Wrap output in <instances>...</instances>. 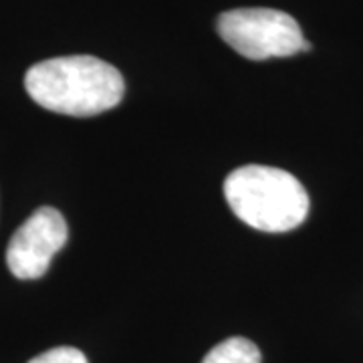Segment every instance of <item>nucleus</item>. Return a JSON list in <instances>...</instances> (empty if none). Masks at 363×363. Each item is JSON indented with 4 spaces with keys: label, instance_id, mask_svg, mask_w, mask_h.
I'll return each mask as SVG.
<instances>
[{
    "label": "nucleus",
    "instance_id": "f257e3e1",
    "mask_svg": "<svg viewBox=\"0 0 363 363\" xmlns=\"http://www.w3.org/2000/svg\"><path fill=\"white\" fill-rule=\"evenodd\" d=\"M26 93L40 107L73 117L99 116L123 99V77L116 67L89 55L37 63L25 77Z\"/></svg>",
    "mask_w": 363,
    "mask_h": 363
},
{
    "label": "nucleus",
    "instance_id": "f03ea898",
    "mask_svg": "<svg viewBox=\"0 0 363 363\" xmlns=\"http://www.w3.org/2000/svg\"><path fill=\"white\" fill-rule=\"evenodd\" d=\"M224 198L236 218L262 233H289L309 214L303 184L285 169L242 166L224 180Z\"/></svg>",
    "mask_w": 363,
    "mask_h": 363
},
{
    "label": "nucleus",
    "instance_id": "7ed1b4c3",
    "mask_svg": "<svg viewBox=\"0 0 363 363\" xmlns=\"http://www.w3.org/2000/svg\"><path fill=\"white\" fill-rule=\"evenodd\" d=\"M218 33L234 51L250 61L291 57L311 45L291 14L274 9H236L218 16Z\"/></svg>",
    "mask_w": 363,
    "mask_h": 363
},
{
    "label": "nucleus",
    "instance_id": "20e7f679",
    "mask_svg": "<svg viewBox=\"0 0 363 363\" xmlns=\"http://www.w3.org/2000/svg\"><path fill=\"white\" fill-rule=\"evenodd\" d=\"M69 228L55 208H39L13 234L6 248V264L16 279H40L51 267L52 257L65 247Z\"/></svg>",
    "mask_w": 363,
    "mask_h": 363
},
{
    "label": "nucleus",
    "instance_id": "39448f33",
    "mask_svg": "<svg viewBox=\"0 0 363 363\" xmlns=\"http://www.w3.org/2000/svg\"><path fill=\"white\" fill-rule=\"evenodd\" d=\"M202 363H260V351L248 339L230 337L208 351Z\"/></svg>",
    "mask_w": 363,
    "mask_h": 363
},
{
    "label": "nucleus",
    "instance_id": "423d86ee",
    "mask_svg": "<svg viewBox=\"0 0 363 363\" xmlns=\"http://www.w3.org/2000/svg\"><path fill=\"white\" fill-rule=\"evenodd\" d=\"M28 363H89L83 351L75 347H55V350L45 351L37 357H33Z\"/></svg>",
    "mask_w": 363,
    "mask_h": 363
}]
</instances>
